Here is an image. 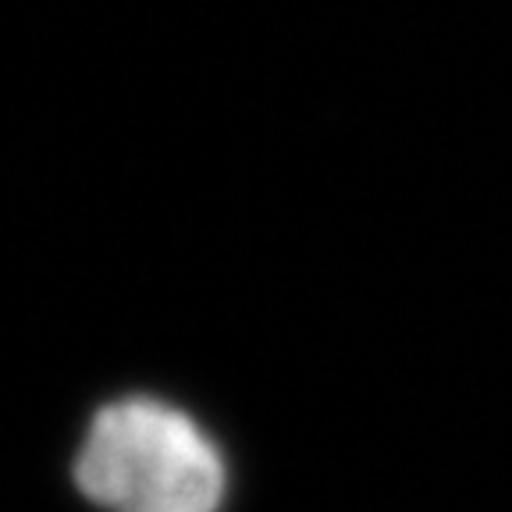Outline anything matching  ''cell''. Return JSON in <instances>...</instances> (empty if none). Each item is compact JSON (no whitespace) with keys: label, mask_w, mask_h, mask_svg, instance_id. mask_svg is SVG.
Segmentation results:
<instances>
[{"label":"cell","mask_w":512,"mask_h":512,"mask_svg":"<svg viewBox=\"0 0 512 512\" xmlns=\"http://www.w3.org/2000/svg\"><path fill=\"white\" fill-rule=\"evenodd\" d=\"M75 484L107 512H221L228 470L185 409L132 395L93 416Z\"/></svg>","instance_id":"obj_1"}]
</instances>
